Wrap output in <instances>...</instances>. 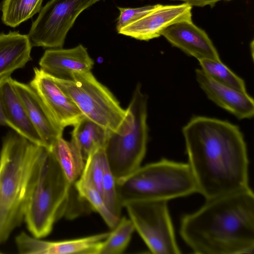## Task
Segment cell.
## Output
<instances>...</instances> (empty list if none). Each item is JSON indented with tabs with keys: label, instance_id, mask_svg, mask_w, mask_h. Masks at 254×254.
I'll list each match as a JSON object with an SVG mask.
<instances>
[{
	"label": "cell",
	"instance_id": "1",
	"mask_svg": "<svg viewBox=\"0 0 254 254\" xmlns=\"http://www.w3.org/2000/svg\"><path fill=\"white\" fill-rule=\"evenodd\" d=\"M182 133L197 192L206 200L251 188L247 145L238 126L195 116Z\"/></svg>",
	"mask_w": 254,
	"mask_h": 254
},
{
	"label": "cell",
	"instance_id": "2",
	"mask_svg": "<svg viewBox=\"0 0 254 254\" xmlns=\"http://www.w3.org/2000/svg\"><path fill=\"white\" fill-rule=\"evenodd\" d=\"M180 234L193 253L253 254L254 194L249 189L206 200L183 216Z\"/></svg>",
	"mask_w": 254,
	"mask_h": 254
},
{
	"label": "cell",
	"instance_id": "3",
	"mask_svg": "<svg viewBox=\"0 0 254 254\" xmlns=\"http://www.w3.org/2000/svg\"><path fill=\"white\" fill-rule=\"evenodd\" d=\"M47 149L8 133L0 151V244L24 221L27 201Z\"/></svg>",
	"mask_w": 254,
	"mask_h": 254
},
{
	"label": "cell",
	"instance_id": "4",
	"mask_svg": "<svg viewBox=\"0 0 254 254\" xmlns=\"http://www.w3.org/2000/svg\"><path fill=\"white\" fill-rule=\"evenodd\" d=\"M119 199L127 203L145 200H167L197 192L195 181L188 163L162 158L140 166L117 180Z\"/></svg>",
	"mask_w": 254,
	"mask_h": 254
},
{
	"label": "cell",
	"instance_id": "5",
	"mask_svg": "<svg viewBox=\"0 0 254 254\" xmlns=\"http://www.w3.org/2000/svg\"><path fill=\"white\" fill-rule=\"evenodd\" d=\"M74 185L68 181L59 163L47 149L36 181L29 195L24 221L31 235H49L55 224L69 210Z\"/></svg>",
	"mask_w": 254,
	"mask_h": 254
},
{
	"label": "cell",
	"instance_id": "6",
	"mask_svg": "<svg viewBox=\"0 0 254 254\" xmlns=\"http://www.w3.org/2000/svg\"><path fill=\"white\" fill-rule=\"evenodd\" d=\"M53 78L84 116L110 132L123 134L128 131L132 120L130 111L121 106L91 71L75 73L71 80Z\"/></svg>",
	"mask_w": 254,
	"mask_h": 254
},
{
	"label": "cell",
	"instance_id": "7",
	"mask_svg": "<svg viewBox=\"0 0 254 254\" xmlns=\"http://www.w3.org/2000/svg\"><path fill=\"white\" fill-rule=\"evenodd\" d=\"M147 99L138 83L127 107L132 117L129 129L123 134L109 133L104 151L108 164L117 180L138 168L145 157L148 130Z\"/></svg>",
	"mask_w": 254,
	"mask_h": 254
},
{
	"label": "cell",
	"instance_id": "8",
	"mask_svg": "<svg viewBox=\"0 0 254 254\" xmlns=\"http://www.w3.org/2000/svg\"><path fill=\"white\" fill-rule=\"evenodd\" d=\"M135 230L153 254H179L168 201L145 200L126 203Z\"/></svg>",
	"mask_w": 254,
	"mask_h": 254
},
{
	"label": "cell",
	"instance_id": "9",
	"mask_svg": "<svg viewBox=\"0 0 254 254\" xmlns=\"http://www.w3.org/2000/svg\"><path fill=\"white\" fill-rule=\"evenodd\" d=\"M101 0H50L41 8L28 36L32 46L63 48L78 15Z\"/></svg>",
	"mask_w": 254,
	"mask_h": 254
},
{
	"label": "cell",
	"instance_id": "10",
	"mask_svg": "<svg viewBox=\"0 0 254 254\" xmlns=\"http://www.w3.org/2000/svg\"><path fill=\"white\" fill-rule=\"evenodd\" d=\"M29 85L37 93L55 121L62 128L74 126L84 116L59 86L52 76L34 67Z\"/></svg>",
	"mask_w": 254,
	"mask_h": 254
},
{
	"label": "cell",
	"instance_id": "11",
	"mask_svg": "<svg viewBox=\"0 0 254 254\" xmlns=\"http://www.w3.org/2000/svg\"><path fill=\"white\" fill-rule=\"evenodd\" d=\"M192 6L183 3L159 5L118 33L141 41H149L161 36L162 31L178 22L191 20Z\"/></svg>",
	"mask_w": 254,
	"mask_h": 254
},
{
	"label": "cell",
	"instance_id": "12",
	"mask_svg": "<svg viewBox=\"0 0 254 254\" xmlns=\"http://www.w3.org/2000/svg\"><path fill=\"white\" fill-rule=\"evenodd\" d=\"M109 232L80 238L48 241L21 232L15 238L17 248L21 254H98L102 242Z\"/></svg>",
	"mask_w": 254,
	"mask_h": 254
},
{
	"label": "cell",
	"instance_id": "13",
	"mask_svg": "<svg viewBox=\"0 0 254 254\" xmlns=\"http://www.w3.org/2000/svg\"><path fill=\"white\" fill-rule=\"evenodd\" d=\"M161 36L172 46L197 60L209 59L221 61L208 35L191 20L178 22L169 26L162 31Z\"/></svg>",
	"mask_w": 254,
	"mask_h": 254
},
{
	"label": "cell",
	"instance_id": "14",
	"mask_svg": "<svg viewBox=\"0 0 254 254\" xmlns=\"http://www.w3.org/2000/svg\"><path fill=\"white\" fill-rule=\"evenodd\" d=\"M40 68L53 77L71 80L76 73L91 71L94 62L82 45L70 49L46 50L41 58Z\"/></svg>",
	"mask_w": 254,
	"mask_h": 254
},
{
	"label": "cell",
	"instance_id": "15",
	"mask_svg": "<svg viewBox=\"0 0 254 254\" xmlns=\"http://www.w3.org/2000/svg\"><path fill=\"white\" fill-rule=\"evenodd\" d=\"M13 85L28 117L48 150L63 136L64 129L55 121L36 91L29 85L12 78Z\"/></svg>",
	"mask_w": 254,
	"mask_h": 254
},
{
	"label": "cell",
	"instance_id": "16",
	"mask_svg": "<svg viewBox=\"0 0 254 254\" xmlns=\"http://www.w3.org/2000/svg\"><path fill=\"white\" fill-rule=\"evenodd\" d=\"M199 86L207 97L217 106L228 111L238 119H251L254 115V101L244 93L220 84L206 75L201 69L195 70Z\"/></svg>",
	"mask_w": 254,
	"mask_h": 254
},
{
	"label": "cell",
	"instance_id": "17",
	"mask_svg": "<svg viewBox=\"0 0 254 254\" xmlns=\"http://www.w3.org/2000/svg\"><path fill=\"white\" fill-rule=\"evenodd\" d=\"M0 95L8 127L32 143L45 147L13 85L11 76L0 78Z\"/></svg>",
	"mask_w": 254,
	"mask_h": 254
},
{
	"label": "cell",
	"instance_id": "18",
	"mask_svg": "<svg viewBox=\"0 0 254 254\" xmlns=\"http://www.w3.org/2000/svg\"><path fill=\"white\" fill-rule=\"evenodd\" d=\"M32 47L28 35L18 32L0 34V78L24 67L32 60Z\"/></svg>",
	"mask_w": 254,
	"mask_h": 254
},
{
	"label": "cell",
	"instance_id": "19",
	"mask_svg": "<svg viewBox=\"0 0 254 254\" xmlns=\"http://www.w3.org/2000/svg\"><path fill=\"white\" fill-rule=\"evenodd\" d=\"M59 163L65 177L72 185L80 177L85 161L75 141L59 137L48 150Z\"/></svg>",
	"mask_w": 254,
	"mask_h": 254
},
{
	"label": "cell",
	"instance_id": "20",
	"mask_svg": "<svg viewBox=\"0 0 254 254\" xmlns=\"http://www.w3.org/2000/svg\"><path fill=\"white\" fill-rule=\"evenodd\" d=\"M73 127L72 138L79 147L85 161L93 152L104 148L110 131L83 116Z\"/></svg>",
	"mask_w": 254,
	"mask_h": 254
},
{
	"label": "cell",
	"instance_id": "21",
	"mask_svg": "<svg viewBox=\"0 0 254 254\" xmlns=\"http://www.w3.org/2000/svg\"><path fill=\"white\" fill-rule=\"evenodd\" d=\"M42 2L43 0H4L1 20L6 25L15 27L39 12Z\"/></svg>",
	"mask_w": 254,
	"mask_h": 254
},
{
	"label": "cell",
	"instance_id": "22",
	"mask_svg": "<svg viewBox=\"0 0 254 254\" xmlns=\"http://www.w3.org/2000/svg\"><path fill=\"white\" fill-rule=\"evenodd\" d=\"M74 187L79 198L100 215L110 229L117 225L120 218L110 211L102 195L91 182L79 178Z\"/></svg>",
	"mask_w": 254,
	"mask_h": 254
},
{
	"label": "cell",
	"instance_id": "23",
	"mask_svg": "<svg viewBox=\"0 0 254 254\" xmlns=\"http://www.w3.org/2000/svg\"><path fill=\"white\" fill-rule=\"evenodd\" d=\"M111 230L102 242L98 254L123 253L130 241L135 228L129 218L123 216Z\"/></svg>",
	"mask_w": 254,
	"mask_h": 254
},
{
	"label": "cell",
	"instance_id": "24",
	"mask_svg": "<svg viewBox=\"0 0 254 254\" xmlns=\"http://www.w3.org/2000/svg\"><path fill=\"white\" fill-rule=\"evenodd\" d=\"M198 61L203 72L215 82L242 92L247 93L243 79L232 71L221 61L209 59Z\"/></svg>",
	"mask_w": 254,
	"mask_h": 254
},
{
	"label": "cell",
	"instance_id": "25",
	"mask_svg": "<svg viewBox=\"0 0 254 254\" xmlns=\"http://www.w3.org/2000/svg\"><path fill=\"white\" fill-rule=\"evenodd\" d=\"M106 163L104 148L97 149L88 156L79 177L80 179L91 182L102 195V182Z\"/></svg>",
	"mask_w": 254,
	"mask_h": 254
},
{
	"label": "cell",
	"instance_id": "26",
	"mask_svg": "<svg viewBox=\"0 0 254 254\" xmlns=\"http://www.w3.org/2000/svg\"><path fill=\"white\" fill-rule=\"evenodd\" d=\"M102 191L103 198L108 209L114 215L120 218L123 207L118 197L117 180L109 168L107 161L104 169Z\"/></svg>",
	"mask_w": 254,
	"mask_h": 254
},
{
	"label": "cell",
	"instance_id": "27",
	"mask_svg": "<svg viewBox=\"0 0 254 254\" xmlns=\"http://www.w3.org/2000/svg\"><path fill=\"white\" fill-rule=\"evenodd\" d=\"M159 5V4H157L137 8L118 7L120 11V15L116 25L117 32L150 12Z\"/></svg>",
	"mask_w": 254,
	"mask_h": 254
},
{
	"label": "cell",
	"instance_id": "28",
	"mask_svg": "<svg viewBox=\"0 0 254 254\" xmlns=\"http://www.w3.org/2000/svg\"><path fill=\"white\" fill-rule=\"evenodd\" d=\"M178 0L182 1L184 3L187 4L191 6H199L203 7L206 5H209L213 7L218 1H230L232 0Z\"/></svg>",
	"mask_w": 254,
	"mask_h": 254
},
{
	"label": "cell",
	"instance_id": "29",
	"mask_svg": "<svg viewBox=\"0 0 254 254\" xmlns=\"http://www.w3.org/2000/svg\"><path fill=\"white\" fill-rule=\"evenodd\" d=\"M0 126L8 127V122L4 115L2 101L0 95Z\"/></svg>",
	"mask_w": 254,
	"mask_h": 254
},
{
	"label": "cell",
	"instance_id": "30",
	"mask_svg": "<svg viewBox=\"0 0 254 254\" xmlns=\"http://www.w3.org/2000/svg\"></svg>",
	"mask_w": 254,
	"mask_h": 254
}]
</instances>
